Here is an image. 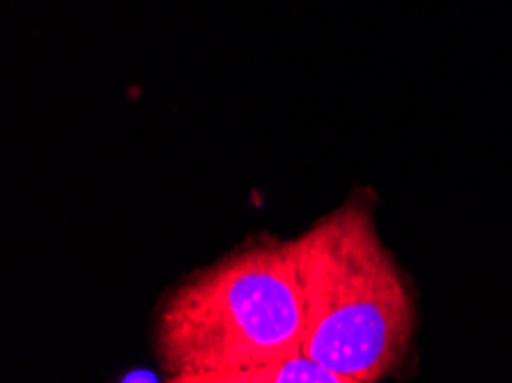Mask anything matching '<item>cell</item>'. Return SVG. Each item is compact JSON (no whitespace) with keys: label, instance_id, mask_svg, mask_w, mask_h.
<instances>
[{"label":"cell","instance_id":"6da1fadb","mask_svg":"<svg viewBox=\"0 0 512 383\" xmlns=\"http://www.w3.org/2000/svg\"><path fill=\"white\" fill-rule=\"evenodd\" d=\"M287 248L304 299L301 351L338 383L389 377L414 340L416 301L368 195H352Z\"/></svg>","mask_w":512,"mask_h":383},{"label":"cell","instance_id":"7a4b0ae2","mask_svg":"<svg viewBox=\"0 0 512 383\" xmlns=\"http://www.w3.org/2000/svg\"><path fill=\"white\" fill-rule=\"evenodd\" d=\"M304 299L287 241L258 239L182 280L154 324L173 383H223L232 372L301 349Z\"/></svg>","mask_w":512,"mask_h":383}]
</instances>
